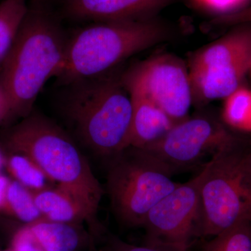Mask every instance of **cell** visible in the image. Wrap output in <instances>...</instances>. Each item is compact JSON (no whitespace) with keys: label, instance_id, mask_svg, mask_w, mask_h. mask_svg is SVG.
Returning a JSON list of instances; mask_svg holds the SVG:
<instances>
[{"label":"cell","instance_id":"cb8c5ba5","mask_svg":"<svg viewBox=\"0 0 251 251\" xmlns=\"http://www.w3.org/2000/svg\"><path fill=\"white\" fill-rule=\"evenodd\" d=\"M10 181H11V179L9 177L0 173V213L5 212L6 196H7Z\"/></svg>","mask_w":251,"mask_h":251},{"label":"cell","instance_id":"83f0119b","mask_svg":"<svg viewBox=\"0 0 251 251\" xmlns=\"http://www.w3.org/2000/svg\"><path fill=\"white\" fill-rule=\"evenodd\" d=\"M0 251H12L11 249H7V250H0Z\"/></svg>","mask_w":251,"mask_h":251},{"label":"cell","instance_id":"2e32d148","mask_svg":"<svg viewBox=\"0 0 251 251\" xmlns=\"http://www.w3.org/2000/svg\"><path fill=\"white\" fill-rule=\"evenodd\" d=\"M5 168L14 180L32 192L52 187L56 184L29 157L18 153L6 157Z\"/></svg>","mask_w":251,"mask_h":251},{"label":"cell","instance_id":"ffe728a7","mask_svg":"<svg viewBox=\"0 0 251 251\" xmlns=\"http://www.w3.org/2000/svg\"><path fill=\"white\" fill-rule=\"evenodd\" d=\"M202 9L217 16L232 14L246 7L250 0H193Z\"/></svg>","mask_w":251,"mask_h":251},{"label":"cell","instance_id":"277c9868","mask_svg":"<svg viewBox=\"0 0 251 251\" xmlns=\"http://www.w3.org/2000/svg\"><path fill=\"white\" fill-rule=\"evenodd\" d=\"M5 146L29 157L56 184L76 193L95 210L104 191L76 145L59 126L31 112L10 129Z\"/></svg>","mask_w":251,"mask_h":251},{"label":"cell","instance_id":"6da1fadb","mask_svg":"<svg viewBox=\"0 0 251 251\" xmlns=\"http://www.w3.org/2000/svg\"><path fill=\"white\" fill-rule=\"evenodd\" d=\"M67 39L58 18L41 0L28 4L27 14L0 69V90L9 120L25 118L46 82L62 67Z\"/></svg>","mask_w":251,"mask_h":251},{"label":"cell","instance_id":"f546056e","mask_svg":"<svg viewBox=\"0 0 251 251\" xmlns=\"http://www.w3.org/2000/svg\"></svg>","mask_w":251,"mask_h":251},{"label":"cell","instance_id":"52a82bcc","mask_svg":"<svg viewBox=\"0 0 251 251\" xmlns=\"http://www.w3.org/2000/svg\"><path fill=\"white\" fill-rule=\"evenodd\" d=\"M193 99H226L251 70V23L234 25L219 40L198 51L190 62Z\"/></svg>","mask_w":251,"mask_h":251},{"label":"cell","instance_id":"603a6c76","mask_svg":"<svg viewBox=\"0 0 251 251\" xmlns=\"http://www.w3.org/2000/svg\"><path fill=\"white\" fill-rule=\"evenodd\" d=\"M247 23H251V6L232 14L216 16L212 21V23L218 25L234 26Z\"/></svg>","mask_w":251,"mask_h":251},{"label":"cell","instance_id":"ac0fdd59","mask_svg":"<svg viewBox=\"0 0 251 251\" xmlns=\"http://www.w3.org/2000/svg\"><path fill=\"white\" fill-rule=\"evenodd\" d=\"M200 251H251V222L236 225L214 236Z\"/></svg>","mask_w":251,"mask_h":251},{"label":"cell","instance_id":"5b68a950","mask_svg":"<svg viewBox=\"0 0 251 251\" xmlns=\"http://www.w3.org/2000/svg\"><path fill=\"white\" fill-rule=\"evenodd\" d=\"M251 149L245 140L229 145L202 168L196 235H217L251 222Z\"/></svg>","mask_w":251,"mask_h":251},{"label":"cell","instance_id":"484cf974","mask_svg":"<svg viewBox=\"0 0 251 251\" xmlns=\"http://www.w3.org/2000/svg\"><path fill=\"white\" fill-rule=\"evenodd\" d=\"M5 163H6V157L0 151V173H1V170L3 169V168H5Z\"/></svg>","mask_w":251,"mask_h":251},{"label":"cell","instance_id":"8fae6325","mask_svg":"<svg viewBox=\"0 0 251 251\" xmlns=\"http://www.w3.org/2000/svg\"><path fill=\"white\" fill-rule=\"evenodd\" d=\"M173 0H64V12L94 23L140 21L156 17Z\"/></svg>","mask_w":251,"mask_h":251},{"label":"cell","instance_id":"7402d4cb","mask_svg":"<svg viewBox=\"0 0 251 251\" xmlns=\"http://www.w3.org/2000/svg\"><path fill=\"white\" fill-rule=\"evenodd\" d=\"M109 247L112 251H176L171 248L163 246L151 245L135 246L126 243L115 236H109Z\"/></svg>","mask_w":251,"mask_h":251},{"label":"cell","instance_id":"7c38bea8","mask_svg":"<svg viewBox=\"0 0 251 251\" xmlns=\"http://www.w3.org/2000/svg\"><path fill=\"white\" fill-rule=\"evenodd\" d=\"M32 193L44 219L77 225L87 221L95 229H98L94 222L97 211L69 188L57 185Z\"/></svg>","mask_w":251,"mask_h":251},{"label":"cell","instance_id":"44dd1931","mask_svg":"<svg viewBox=\"0 0 251 251\" xmlns=\"http://www.w3.org/2000/svg\"><path fill=\"white\" fill-rule=\"evenodd\" d=\"M10 249L12 251H44L27 225L15 232Z\"/></svg>","mask_w":251,"mask_h":251},{"label":"cell","instance_id":"8992f818","mask_svg":"<svg viewBox=\"0 0 251 251\" xmlns=\"http://www.w3.org/2000/svg\"><path fill=\"white\" fill-rule=\"evenodd\" d=\"M173 175L145 149L128 146L112 157L106 189L117 219L130 227H143L151 208L179 186Z\"/></svg>","mask_w":251,"mask_h":251},{"label":"cell","instance_id":"7a4b0ae2","mask_svg":"<svg viewBox=\"0 0 251 251\" xmlns=\"http://www.w3.org/2000/svg\"><path fill=\"white\" fill-rule=\"evenodd\" d=\"M111 72L66 85L62 109L85 146L112 158L128 147L133 108L121 74Z\"/></svg>","mask_w":251,"mask_h":251},{"label":"cell","instance_id":"f1b7e54d","mask_svg":"<svg viewBox=\"0 0 251 251\" xmlns=\"http://www.w3.org/2000/svg\"><path fill=\"white\" fill-rule=\"evenodd\" d=\"M250 130H251V127H250Z\"/></svg>","mask_w":251,"mask_h":251},{"label":"cell","instance_id":"4fadbf2b","mask_svg":"<svg viewBox=\"0 0 251 251\" xmlns=\"http://www.w3.org/2000/svg\"><path fill=\"white\" fill-rule=\"evenodd\" d=\"M129 94L133 111L128 146L145 149L163 138L177 122L147 97Z\"/></svg>","mask_w":251,"mask_h":251},{"label":"cell","instance_id":"9c48e42d","mask_svg":"<svg viewBox=\"0 0 251 251\" xmlns=\"http://www.w3.org/2000/svg\"><path fill=\"white\" fill-rule=\"evenodd\" d=\"M242 139L213 117L200 115L178 122L159 140L145 150L169 167L173 173L190 169L205 156Z\"/></svg>","mask_w":251,"mask_h":251},{"label":"cell","instance_id":"9a60e30c","mask_svg":"<svg viewBox=\"0 0 251 251\" xmlns=\"http://www.w3.org/2000/svg\"><path fill=\"white\" fill-rule=\"evenodd\" d=\"M27 10V0L0 2V69L12 49Z\"/></svg>","mask_w":251,"mask_h":251},{"label":"cell","instance_id":"3957f363","mask_svg":"<svg viewBox=\"0 0 251 251\" xmlns=\"http://www.w3.org/2000/svg\"><path fill=\"white\" fill-rule=\"evenodd\" d=\"M171 35L168 26L156 17L92 23L67 39L64 61L56 77L66 85L103 75Z\"/></svg>","mask_w":251,"mask_h":251},{"label":"cell","instance_id":"30bf717a","mask_svg":"<svg viewBox=\"0 0 251 251\" xmlns=\"http://www.w3.org/2000/svg\"><path fill=\"white\" fill-rule=\"evenodd\" d=\"M203 173L181 184L149 211L143 227L146 244L187 251L197 234L200 215V190Z\"/></svg>","mask_w":251,"mask_h":251},{"label":"cell","instance_id":"4316f807","mask_svg":"<svg viewBox=\"0 0 251 251\" xmlns=\"http://www.w3.org/2000/svg\"><path fill=\"white\" fill-rule=\"evenodd\" d=\"M249 161H250V163L251 164V149L250 151H249Z\"/></svg>","mask_w":251,"mask_h":251},{"label":"cell","instance_id":"ba28073f","mask_svg":"<svg viewBox=\"0 0 251 251\" xmlns=\"http://www.w3.org/2000/svg\"><path fill=\"white\" fill-rule=\"evenodd\" d=\"M128 93L143 95L176 122L187 118L193 101L189 71L172 54L153 56L121 74Z\"/></svg>","mask_w":251,"mask_h":251},{"label":"cell","instance_id":"e0dca14e","mask_svg":"<svg viewBox=\"0 0 251 251\" xmlns=\"http://www.w3.org/2000/svg\"><path fill=\"white\" fill-rule=\"evenodd\" d=\"M4 214L16 218L25 225L44 219L36 206L33 193L14 179H11L8 188Z\"/></svg>","mask_w":251,"mask_h":251},{"label":"cell","instance_id":"d6986e66","mask_svg":"<svg viewBox=\"0 0 251 251\" xmlns=\"http://www.w3.org/2000/svg\"><path fill=\"white\" fill-rule=\"evenodd\" d=\"M226 99L224 110L225 121L236 128L250 129L251 91L241 87Z\"/></svg>","mask_w":251,"mask_h":251},{"label":"cell","instance_id":"d4e9b609","mask_svg":"<svg viewBox=\"0 0 251 251\" xmlns=\"http://www.w3.org/2000/svg\"><path fill=\"white\" fill-rule=\"evenodd\" d=\"M9 120V110L7 104L2 92L0 90V123Z\"/></svg>","mask_w":251,"mask_h":251},{"label":"cell","instance_id":"5bb4252c","mask_svg":"<svg viewBox=\"0 0 251 251\" xmlns=\"http://www.w3.org/2000/svg\"><path fill=\"white\" fill-rule=\"evenodd\" d=\"M27 226L44 251H76L85 241L77 224L42 219Z\"/></svg>","mask_w":251,"mask_h":251}]
</instances>
